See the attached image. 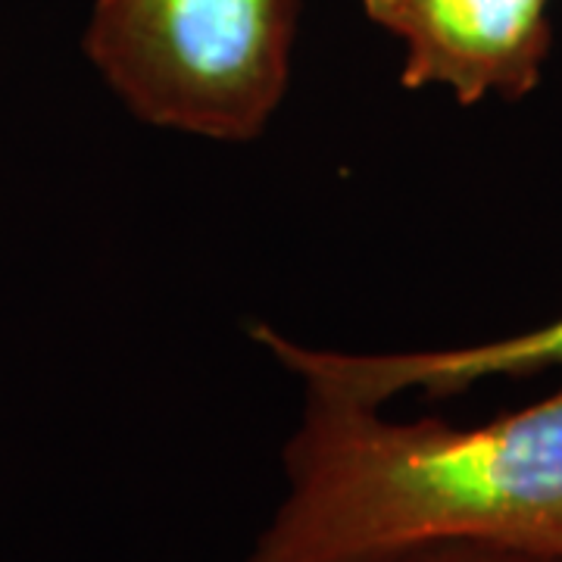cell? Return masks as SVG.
<instances>
[{"label": "cell", "mask_w": 562, "mask_h": 562, "mask_svg": "<svg viewBox=\"0 0 562 562\" xmlns=\"http://www.w3.org/2000/svg\"><path fill=\"white\" fill-rule=\"evenodd\" d=\"M254 338L303 379L306 394L328 401L382 409L384 403L406 391L428 397L462 394L487 379H528L541 372H562V316L541 328H528L497 341L413 350V353H338L288 341L269 325H257Z\"/></svg>", "instance_id": "cell-4"}, {"label": "cell", "mask_w": 562, "mask_h": 562, "mask_svg": "<svg viewBox=\"0 0 562 562\" xmlns=\"http://www.w3.org/2000/svg\"><path fill=\"white\" fill-rule=\"evenodd\" d=\"M297 13L301 0H98L85 54L147 125L238 144L288 94Z\"/></svg>", "instance_id": "cell-2"}, {"label": "cell", "mask_w": 562, "mask_h": 562, "mask_svg": "<svg viewBox=\"0 0 562 562\" xmlns=\"http://www.w3.org/2000/svg\"><path fill=\"white\" fill-rule=\"evenodd\" d=\"M397 562H553L519 550H503V547H487V543H469V541H450V543H431L406 553Z\"/></svg>", "instance_id": "cell-5"}, {"label": "cell", "mask_w": 562, "mask_h": 562, "mask_svg": "<svg viewBox=\"0 0 562 562\" xmlns=\"http://www.w3.org/2000/svg\"><path fill=\"white\" fill-rule=\"evenodd\" d=\"M284 497L244 562H397L469 541L562 562V387L457 428L306 394Z\"/></svg>", "instance_id": "cell-1"}, {"label": "cell", "mask_w": 562, "mask_h": 562, "mask_svg": "<svg viewBox=\"0 0 562 562\" xmlns=\"http://www.w3.org/2000/svg\"><path fill=\"white\" fill-rule=\"evenodd\" d=\"M403 44L401 85L443 88L462 106L522 101L553 50L550 0H360Z\"/></svg>", "instance_id": "cell-3"}]
</instances>
